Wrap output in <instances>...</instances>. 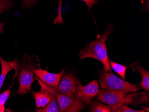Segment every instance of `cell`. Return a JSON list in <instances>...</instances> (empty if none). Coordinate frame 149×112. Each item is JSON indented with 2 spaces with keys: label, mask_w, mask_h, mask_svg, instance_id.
Wrapping results in <instances>:
<instances>
[{
  "label": "cell",
  "mask_w": 149,
  "mask_h": 112,
  "mask_svg": "<svg viewBox=\"0 0 149 112\" xmlns=\"http://www.w3.org/2000/svg\"><path fill=\"white\" fill-rule=\"evenodd\" d=\"M112 24H109L102 36L97 40L88 43L83 49L79 52V60L87 58H92L102 63L104 67V71L112 72L109 65V57L107 55V46L105 42L107 38L113 31Z\"/></svg>",
  "instance_id": "cell-1"
},
{
  "label": "cell",
  "mask_w": 149,
  "mask_h": 112,
  "mask_svg": "<svg viewBox=\"0 0 149 112\" xmlns=\"http://www.w3.org/2000/svg\"><path fill=\"white\" fill-rule=\"evenodd\" d=\"M39 61L38 57L36 56L24 55V60L18 77L19 87L17 92V94L24 95L31 91L32 83L35 81L33 70L40 66Z\"/></svg>",
  "instance_id": "cell-2"
},
{
  "label": "cell",
  "mask_w": 149,
  "mask_h": 112,
  "mask_svg": "<svg viewBox=\"0 0 149 112\" xmlns=\"http://www.w3.org/2000/svg\"><path fill=\"white\" fill-rule=\"evenodd\" d=\"M99 78V82L100 87L108 91L126 95L140 89L136 84L125 81L111 72H101L100 73Z\"/></svg>",
  "instance_id": "cell-3"
},
{
  "label": "cell",
  "mask_w": 149,
  "mask_h": 112,
  "mask_svg": "<svg viewBox=\"0 0 149 112\" xmlns=\"http://www.w3.org/2000/svg\"><path fill=\"white\" fill-rule=\"evenodd\" d=\"M36 79L37 80L41 86V89L47 90L55 94L61 93L67 95H73L79 83L78 79L74 75L70 73H66L63 75L58 86L56 88L48 86L39 80L37 77Z\"/></svg>",
  "instance_id": "cell-4"
},
{
  "label": "cell",
  "mask_w": 149,
  "mask_h": 112,
  "mask_svg": "<svg viewBox=\"0 0 149 112\" xmlns=\"http://www.w3.org/2000/svg\"><path fill=\"white\" fill-rule=\"evenodd\" d=\"M134 94V93H132L125 95L100 87L97 94V99L100 102L111 106L117 104L128 105L134 104L133 100Z\"/></svg>",
  "instance_id": "cell-5"
},
{
  "label": "cell",
  "mask_w": 149,
  "mask_h": 112,
  "mask_svg": "<svg viewBox=\"0 0 149 112\" xmlns=\"http://www.w3.org/2000/svg\"><path fill=\"white\" fill-rule=\"evenodd\" d=\"M56 97L59 111L61 112H80L86 107L83 102L76 98L74 95L57 93Z\"/></svg>",
  "instance_id": "cell-6"
},
{
  "label": "cell",
  "mask_w": 149,
  "mask_h": 112,
  "mask_svg": "<svg viewBox=\"0 0 149 112\" xmlns=\"http://www.w3.org/2000/svg\"><path fill=\"white\" fill-rule=\"evenodd\" d=\"M99 92L98 81L94 80L86 86L81 85L79 83L73 95L76 98L81 100L86 104H89L92 102V99L97 96Z\"/></svg>",
  "instance_id": "cell-7"
},
{
  "label": "cell",
  "mask_w": 149,
  "mask_h": 112,
  "mask_svg": "<svg viewBox=\"0 0 149 112\" xmlns=\"http://www.w3.org/2000/svg\"><path fill=\"white\" fill-rule=\"evenodd\" d=\"M65 68L63 69L61 72L58 74L51 73L47 70H43L40 68L34 69L33 72L37 77L43 83L48 86L56 88L58 86Z\"/></svg>",
  "instance_id": "cell-8"
},
{
  "label": "cell",
  "mask_w": 149,
  "mask_h": 112,
  "mask_svg": "<svg viewBox=\"0 0 149 112\" xmlns=\"http://www.w3.org/2000/svg\"><path fill=\"white\" fill-rule=\"evenodd\" d=\"M32 93L35 97L36 107L37 109L46 106L56 94L43 89L38 92H33Z\"/></svg>",
  "instance_id": "cell-9"
},
{
  "label": "cell",
  "mask_w": 149,
  "mask_h": 112,
  "mask_svg": "<svg viewBox=\"0 0 149 112\" xmlns=\"http://www.w3.org/2000/svg\"><path fill=\"white\" fill-rule=\"evenodd\" d=\"M0 61L1 63V72L0 76V92L4 83L6 76L11 70L17 68V63L16 61H7L2 58L0 56ZM1 94V93H0Z\"/></svg>",
  "instance_id": "cell-10"
},
{
  "label": "cell",
  "mask_w": 149,
  "mask_h": 112,
  "mask_svg": "<svg viewBox=\"0 0 149 112\" xmlns=\"http://www.w3.org/2000/svg\"><path fill=\"white\" fill-rule=\"evenodd\" d=\"M133 68L140 73L142 77V81L140 85L146 91H149V72L144 67L138 65H133Z\"/></svg>",
  "instance_id": "cell-11"
},
{
  "label": "cell",
  "mask_w": 149,
  "mask_h": 112,
  "mask_svg": "<svg viewBox=\"0 0 149 112\" xmlns=\"http://www.w3.org/2000/svg\"><path fill=\"white\" fill-rule=\"evenodd\" d=\"M89 112H112V107L109 104H104L99 102H91L90 104Z\"/></svg>",
  "instance_id": "cell-12"
},
{
  "label": "cell",
  "mask_w": 149,
  "mask_h": 112,
  "mask_svg": "<svg viewBox=\"0 0 149 112\" xmlns=\"http://www.w3.org/2000/svg\"><path fill=\"white\" fill-rule=\"evenodd\" d=\"M149 91H146L138 93H134L133 100L134 104H148L149 103Z\"/></svg>",
  "instance_id": "cell-13"
},
{
  "label": "cell",
  "mask_w": 149,
  "mask_h": 112,
  "mask_svg": "<svg viewBox=\"0 0 149 112\" xmlns=\"http://www.w3.org/2000/svg\"><path fill=\"white\" fill-rule=\"evenodd\" d=\"M56 94L54 96L51 102L43 108H38L36 110L37 112H58L59 111L56 101Z\"/></svg>",
  "instance_id": "cell-14"
},
{
  "label": "cell",
  "mask_w": 149,
  "mask_h": 112,
  "mask_svg": "<svg viewBox=\"0 0 149 112\" xmlns=\"http://www.w3.org/2000/svg\"><path fill=\"white\" fill-rule=\"evenodd\" d=\"M109 61L110 67H112V69H113L114 71L116 72L121 77L123 80L126 81L125 73H126V69L129 67L131 66V65L129 66H125L123 65L113 61L109 58Z\"/></svg>",
  "instance_id": "cell-15"
},
{
  "label": "cell",
  "mask_w": 149,
  "mask_h": 112,
  "mask_svg": "<svg viewBox=\"0 0 149 112\" xmlns=\"http://www.w3.org/2000/svg\"><path fill=\"white\" fill-rule=\"evenodd\" d=\"M112 107V112H145L143 110H134L123 104H117L113 105Z\"/></svg>",
  "instance_id": "cell-16"
},
{
  "label": "cell",
  "mask_w": 149,
  "mask_h": 112,
  "mask_svg": "<svg viewBox=\"0 0 149 112\" xmlns=\"http://www.w3.org/2000/svg\"><path fill=\"white\" fill-rule=\"evenodd\" d=\"M11 92L10 89H7L0 94V112L5 111V104L9 98Z\"/></svg>",
  "instance_id": "cell-17"
},
{
  "label": "cell",
  "mask_w": 149,
  "mask_h": 112,
  "mask_svg": "<svg viewBox=\"0 0 149 112\" xmlns=\"http://www.w3.org/2000/svg\"><path fill=\"white\" fill-rule=\"evenodd\" d=\"M12 5L11 0H0V15L7 10Z\"/></svg>",
  "instance_id": "cell-18"
},
{
  "label": "cell",
  "mask_w": 149,
  "mask_h": 112,
  "mask_svg": "<svg viewBox=\"0 0 149 112\" xmlns=\"http://www.w3.org/2000/svg\"><path fill=\"white\" fill-rule=\"evenodd\" d=\"M22 5L21 7L22 9L31 7V6L36 3L39 0H22Z\"/></svg>",
  "instance_id": "cell-19"
},
{
  "label": "cell",
  "mask_w": 149,
  "mask_h": 112,
  "mask_svg": "<svg viewBox=\"0 0 149 112\" xmlns=\"http://www.w3.org/2000/svg\"><path fill=\"white\" fill-rule=\"evenodd\" d=\"M62 1V0H59V6L58 8V15L55 20V22H57L59 24H62V23L63 24L61 15Z\"/></svg>",
  "instance_id": "cell-20"
},
{
  "label": "cell",
  "mask_w": 149,
  "mask_h": 112,
  "mask_svg": "<svg viewBox=\"0 0 149 112\" xmlns=\"http://www.w3.org/2000/svg\"><path fill=\"white\" fill-rule=\"evenodd\" d=\"M82 1H84L86 3V5L88 6V10L90 11H91L92 7L95 4H99L97 0H80Z\"/></svg>",
  "instance_id": "cell-21"
},
{
  "label": "cell",
  "mask_w": 149,
  "mask_h": 112,
  "mask_svg": "<svg viewBox=\"0 0 149 112\" xmlns=\"http://www.w3.org/2000/svg\"><path fill=\"white\" fill-rule=\"evenodd\" d=\"M4 26H5V24L1 23V22H0V33L4 32V31L3 30Z\"/></svg>",
  "instance_id": "cell-22"
},
{
  "label": "cell",
  "mask_w": 149,
  "mask_h": 112,
  "mask_svg": "<svg viewBox=\"0 0 149 112\" xmlns=\"http://www.w3.org/2000/svg\"><path fill=\"white\" fill-rule=\"evenodd\" d=\"M141 109H143L145 112H149V107H141Z\"/></svg>",
  "instance_id": "cell-23"
}]
</instances>
